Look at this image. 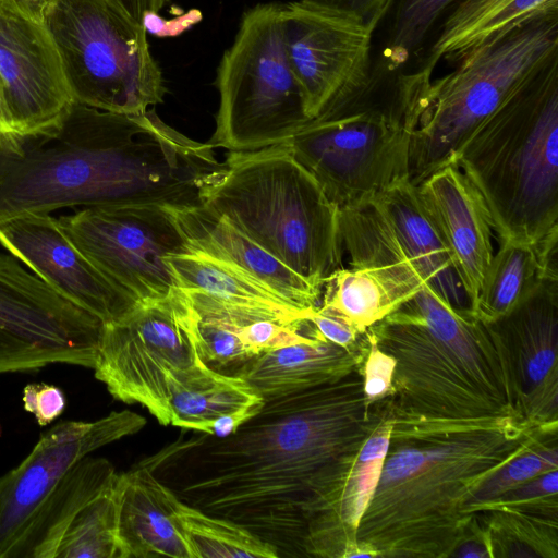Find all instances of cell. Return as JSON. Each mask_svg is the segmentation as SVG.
Here are the masks:
<instances>
[{"instance_id": "obj_1", "label": "cell", "mask_w": 558, "mask_h": 558, "mask_svg": "<svg viewBox=\"0 0 558 558\" xmlns=\"http://www.w3.org/2000/svg\"><path fill=\"white\" fill-rule=\"evenodd\" d=\"M362 368L267 399L227 438L204 434L146 461L182 501L245 527L280 556H305L306 514L349 454L386 415L366 404Z\"/></svg>"}, {"instance_id": "obj_2", "label": "cell", "mask_w": 558, "mask_h": 558, "mask_svg": "<svg viewBox=\"0 0 558 558\" xmlns=\"http://www.w3.org/2000/svg\"><path fill=\"white\" fill-rule=\"evenodd\" d=\"M223 170L208 142L154 109L124 114L73 100L47 129L0 134V222L63 208L201 206Z\"/></svg>"}, {"instance_id": "obj_3", "label": "cell", "mask_w": 558, "mask_h": 558, "mask_svg": "<svg viewBox=\"0 0 558 558\" xmlns=\"http://www.w3.org/2000/svg\"><path fill=\"white\" fill-rule=\"evenodd\" d=\"M367 331L396 360L391 391L380 400L393 422L391 440L526 425L495 322L454 307L425 283Z\"/></svg>"}, {"instance_id": "obj_4", "label": "cell", "mask_w": 558, "mask_h": 558, "mask_svg": "<svg viewBox=\"0 0 558 558\" xmlns=\"http://www.w3.org/2000/svg\"><path fill=\"white\" fill-rule=\"evenodd\" d=\"M555 432V430H551ZM545 430L526 425L391 440L360 522L362 557H451L475 515L478 487Z\"/></svg>"}, {"instance_id": "obj_5", "label": "cell", "mask_w": 558, "mask_h": 558, "mask_svg": "<svg viewBox=\"0 0 558 558\" xmlns=\"http://www.w3.org/2000/svg\"><path fill=\"white\" fill-rule=\"evenodd\" d=\"M456 63L438 78L415 71L397 78L416 117L409 154L413 185L454 166L460 148L485 120L558 64V12L510 28Z\"/></svg>"}, {"instance_id": "obj_6", "label": "cell", "mask_w": 558, "mask_h": 558, "mask_svg": "<svg viewBox=\"0 0 558 558\" xmlns=\"http://www.w3.org/2000/svg\"><path fill=\"white\" fill-rule=\"evenodd\" d=\"M454 166L484 197L499 242L557 233L558 64L485 120Z\"/></svg>"}, {"instance_id": "obj_7", "label": "cell", "mask_w": 558, "mask_h": 558, "mask_svg": "<svg viewBox=\"0 0 558 558\" xmlns=\"http://www.w3.org/2000/svg\"><path fill=\"white\" fill-rule=\"evenodd\" d=\"M223 174L201 193L225 217L312 287L342 267L340 209L287 143L228 151Z\"/></svg>"}, {"instance_id": "obj_8", "label": "cell", "mask_w": 558, "mask_h": 558, "mask_svg": "<svg viewBox=\"0 0 558 558\" xmlns=\"http://www.w3.org/2000/svg\"><path fill=\"white\" fill-rule=\"evenodd\" d=\"M416 117L396 84L384 95H362L323 109L287 144L339 209L372 199L409 180Z\"/></svg>"}, {"instance_id": "obj_9", "label": "cell", "mask_w": 558, "mask_h": 558, "mask_svg": "<svg viewBox=\"0 0 558 558\" xmlns=\"http://www.w3.org/2000/svg\"><path fill=\"white\" fill-rule=\"evenodd\" d=\"M40 21L74 101L124 114L163 101L167 88L144 25L108 0H46Z\"/></svg>"}, {"instance_id": "obj_10", "label": "cell", "mask_w": 558, "mask_h": 558, "mask_svg": "<svg viewBox=\"0 0 558 558\" xmlns=\"http://www.w3.org/2000/svg\"><path fill=\"white\" fill-rule=\"evenodd\" d=\"M283 4L246 10L217 68L213 148L252 151L287 143L310 120L286 41Z\"/></svg>"}, {"instance_id": "obj_11", "label": "cell", "mask_w": 558, "mask_h": 558, "mask_svg": "<svg viewBox=\"0 0 558 558\" xmlns=\"http://www.w3.org/2000/svg\"><path fill=\"white\" fill-rule=\"evenodd\" d=\"M201 361L198 316L178 287L104 325L93 369L116 400L141 404L170 425L169 385Z\"/></svg>"}, {"instance_id": "obj_12", "label": "cell", "mask_w": 558, "mask_h": 558, "mask_svg": "<svg viewBox=\"0 0 558 558\" xmlns=\"http://www.w3.org/2000/svg\"><path fill=\"white\" fill-rule=\"evenodd\" d=\"M57 219L75 247L140 304L178 288L165 258L191 246L167 207H92Z\"/></svg>"}, {"instance_id": "obj_13", "label": "cell", "mask_w": 558, "mask_h": 558, "mask_svg": "<svg viewBox=\"0 0 558 558\" xmlns=\"http://www.w3.org/2000/svg\"><path fill=\"white\" fill-rule=\"evenodd\" d=\"M104 324L10 253H0V374L61 363L93 368Z\"/></svg>"}, {"instance_id": "obj_14", "label": "cell", "mask_w": 558, "mask_h": 558, "mask_svg": "<svg viewBox=\"0 0 558 558\" xmlns=\"http://www.w3.org/2000/svg\"><path fill=\"white\" fill-rule=\"evenodd\" d=\"M282 13L289 57L310 119L373 87L372 40L383 16L305 0L284 3Z\"/></svg>"}, {"instance_id": "obj_15", "label": "cell", "mask_w": 558, "mask_h": 558, "mask_svg": "<svg viewBox=\"0 0 558 558\" xmlns=\"http://www.w3.org/2000/svg\"><path fill=\"white\" fill-rule=\"evenodd\" d=\"M145 425L144 416L124 410L93 422L62 421L44 433L28 456L0 476V558H9L37 509L80 460Z\"/></svg>"}, {"instance_id": "obj_16", "label": "cell", "mask_w": 558, "mask_h": 558, "mask_svg": "<svg viewBox=\"0 0 558 558\" xmlns=\"http://www.w3.org/2000/svg\"><path fill=\"white\" fill-rule=\"evenodd\" d=\"M0 82L17 133L49 128L73 102L49 33L13 0L0 1Z\"/></svg>"}, {"instance_id": "obj_17", "label": "cell", "mask_w": 558, "mask_h": 558, "mask_svg": "<svg viewBox=\"0 0 558 558\" xmlns=\"http://www.w3.org/2000/svg\"><path fill=\"white\" fill-rule=\"evenodd\" d=\"M0 244L104 325L123 319L141 305L75 247L50 214H25L0 222Z\"/></svg>"}, {"instance_id": "obj_18", "label": "cell", "mask_w": 558, "mask_h": 558, "mask_svg": "<svg viewBox=\"0 0 558 558\" xmlns=\"http://www.w3.org/2000/svg\"><path fill=\"white\" fill-rule=\"evenodd\" d=\"M509 352L517 404L535 429L558 427V278L495 320Z\"/></svg>"}, {"instance_id": "obj_19", "label": "cell", "mask_w": 558, "mask_h": 558, "mask_svg": "<svg viewBox=\"0 0 558 558\" xmlns=\"http://www.w3.org/2000/svg\"><path fill=\"white\" fill-rule=\"evenodd\" d=\"M393 422L386 415L361 448L340 463L306 515L305 556L362 557L360 522L378 485Z\"/></svg>"}, {"instance_id": "obj_20", "label": "cell", "mask_w": 558, "mask_h": 558, "mask_svg": "<svg viewBox=\"0 0 558 558\" xmlns=\"http://www.w3.org/2000/svg\"><path fill=\"white\" fill-rule=\"evenodd\" d=\"M415 186L472 308L494 256V227L486 202L456 166L434 172Z\"/></svg>"}, {"instance_id": "obj_21", "label": "cell", "mask_w": 558, "mask_h": 558, "mask_svg": "<svg viewBox=\"0 0 558 558\" xmlns=\"http://www.w3.org/2000/svg\"><path fill=\"white\" fill-rule=\"evenodd\" d=\"M167 208L191 247L245 270L300 310L310 311L319 306L320 290L312 287L225 217L203 205Z\"/></svg>"}, {"instance_id": "obj_22", "label": "cell", "mask_w": 558, "mask_h": 558, "mask_svg": "<svg viewBox=\"0 0 558 558\" xmlns=\"http://www.w3.org/2000/svg\"><path fill=\"white\" fill-rule=\"evenodd\" d=\"M367 336V335H366ZM368 338L344 349L326 340L316 329L307 342L263 352L234 374L242 376L265 400L330 385L362 368Z\"/></svg>"}, {"instance_id": "obj_23", "label": "cell", "mask_w": 558, "mask_h": 558, "mask_svg": "<svg viewBox=\"0 0 558 558\" xmlns=\"http://www.w3.org/2000/svg\"><path fill=\"white\" fill-rule=\"evenodd\" d=\"M162 482L144 462L119 473L118 544L120 558H194L173 519Z\"/></svg>"}, {"instance_id": "obj_24", "label": "cell", "mask_w": 558, "mask_h": 558, "mask_svg": "<svg viewBox=\"0 0 558 558\" xmlns=\"http://www.w3.org/2000/svg\"><path fill=\"white\" fill-rule=\"evenodd\" d=\"M372 199L416 264L425 282L454 307L470 308L449 253L421 203L416 186L409 180H402Z\"/></svg>"}, {"instance_id": "obj_25", "label": "cell", "mask_w": 558, "mask_h": 558, "mask_svg": "<svg viewBox=\"0 0 558 558\" xmlns=\"http://www.w3.org/2000/svg\"><path fill=\"white\" fill-rule=\"evenodd\" d=\"M472 313L495 322L526 301L549 278H558V232L535 243L499 242Z\"/></svg>"}, {"instance_id": "obj_26", "label": "cell", "mask_w": 558, "mask_h": 558, "mask_svg": "<svg viewBox=\"0 0 558 558\" xmlns=\"http://www.w3.org/2000/svg\"><path fill=\"white\" fill-rule=\"evenodd\" d=\"M422 66L430 77L440 59L458 62L464 54L512 27L558 12V0H457Z\"/></svg>"}, {"instance_id": "obj_27", "label": "cell", "mask_w": 558, "mask_h": 558, "mask_svg": "<svg viewBox=\"0 0 558 558\" xmlns=\"http://www.w3.org/2000/svg\"><path fill=\"white\" fill-rule=\"evenodd\" d=\"M117 476L114 466L105 458L87 456L80 460L37 509L9 558H54L76 513Z\"/></svg>"}, {"instance_id": "obj_28", "label": "cell", "mask_w": 558, "mask_h": 558, "mask_svg": "<svg viewBox=\"0 0 558 558\" xmlns=\"http://www.w3.org/2000/svg\"><path fill=\"white\" fill-rule=\"evenodd\" d=\"M165 262L181 289L197 290L235 306L272 311L292 320L307 319L312 311L298 308L245 270L199 250L170 254Z\"/></svg>"}, {"instance_id": "obj_29", "label": "cell", "mask_w": 558, "mask_h": 558, "mask_svg": "<svg viewBox=\"0 0 558 558\" xmlns=\"http://www.w3.org/2000/svg\"><path fill=\"white\" fill-rule=\"evenodd\" d=\"M415 293L375 269L341 267L325 279L319 307L364 333Z\"/></svg>"}, {"instance_id": "obj_30", "label": "cell", "mask_w": 558, "mask_h": 558, "mask_svg": "<svg viewBox=\"0 0 558 558\" xmlns=\"http://www.w3.org/2000/svg\"><path fill=\"white\" fill-rule=\"evenodd\" d=\"M265 399L240 375L206 366L169 399L170 425L198 432L225 413L264 404Z\"/></svg>"}, {"instance_id": "obj_31", "label": "cell", "mask_w": 558, "mask_h": 558, "mask_svg": "<svg viewBox=\"0 0 558 558\" xmlns=\"http://www.w3.org/2000/svg\"><path fill=\"white\" fill-rule=\"evenodd\" d=\"M162 489L168 508L194 558L279 557L274 546L245 527L182 501L166 484Z\"/></svg>"}, {"instance_id": "obj_32", "label": "cell", "mask_w": 558, "mask_h": 558, "mask_svg": "<svg viewBox=\"0 0 558 558\" xmlns=\"http://www.w3.org/2000/svg\"><path fill=\"white\" fill-rule=\"evenodd\" d=\"M117 480L76 513L54 558H120Z\"/></svg>"}, {"instance_id": "obj_33", "label": "cell", "mask_w": 558, "mask_h": 558, "mask_svg": "<svg viewBox=\"0 0 558 558\" xmlns=\"http://www.w3.org/2000/svg\"><path fill=\"white\" fill-rule=\"evenodd\" d=\"M457 0H392L390 25L383 51L385 66L393 71L416 52L440 16Z\"/></svg>"}, {"instance_id": "obj_34", "label": "cell", "mask_w": 558, "mask_h": 558, "mask_svg": "<svg viewBox=\"0 0 558 558\" xmlns=\"http://www.w3.org/2000/svg\"><path fill=\"white\" fill-rule=\"evenodd\" d=\"M553 470H558L557 430L544 433L489 476L472 497L466 512L475 515L481 505Z\"/></svg>"}, {"instance_id": "obj_35", "label": "cell", "mask_w": 558, "mask_h": 558, "mask_svg": "<svg viewBox=\"0 0 558 558\" xmlns=\"http://www.w3.org/2000/svg\"><path fill=\"white\" fill-rule=\"evenodd\" d=\"M198 316V352L211 368L241 367L256 354L242 341L238 324L217 316Z\"/></svg>"}, {"instance_id": "obj_36", "label": "cell", "mask_w": 558, "mask_h": 558, "mask_svg": "<svg viewBox=\"0 0 558 558\" xmlns=\"http://www.w3.org/2000/svg\"><path fill=\"white\" fill-rule=\"evenodd\" d=\"M489 510H513L558 517V470L541 474L481 505L475 515Z\"/></svg>"}, {"instance_id": "obj_37", "label": "cell", "mask_w": 558, "mask_h": 558, "mask_svg": "<svg viewBox=\"0 0 558 558\" xmlns=\"http://www.w3.org/2000/svg\"><path fill=\"white\" fill-rule=\"evenodd\" d=\"M368 349L362 365L363 393L368 407L385 399L391 391L396 360L383 351L366 330Z\"/></svg>"}, {"instance_id": "obj_38", "label": "cell", "mask_w": 558, "mask_h": 558, "mask_svg": "<svg viewBox=\"0 0 558 558\" xmlns=\"http://www.w3.org/2000/svg\"><path fill=\"white\" fill-rule=\"evenodd\" d=\"M23 405L32 413L40 426H46L59 417L65 408L63 391L53 385L29 384L23 389Z\"/></svg>"}, {"instance_id": "obj_39", "label": "cell", "mask_w": 558, "mask_h": 558, "mask_svg": "<svg viewBox=\"0 0 558 558\" xmlns=\"http://www.w3.org/2000/svg\"><path fill=\"white\" fill-rule=\"evenodd\" d=\"M307 319L326 340L344 349L356 348L367 339L366 332H360L339 315L319 306L310 312Z\"/></svg>"}, {"instance_id": "obj_40", "label": "cell", "mask_w": 558, "mask_h": 558, "mask_svg": "<svg viewBox=\"0 0 558 558\" xmlns=\"http://www.w3.org/2000/svg\"><path fill=\"white\" fill-rule=\"evenodd\" d=\"M202 14L198 10H191L182 16L173 20H165L158 12H147L142 24L144 25L147 34H153L157 37H171L178 36L199 22Z\"/></svg>"}, {"instance_id": "obj_41", "label": "cell", "mask_w": 558, "mask_h": 558, "mask_svg": "<svg viewBox=\"0 0 558 558\" xmlns=\"http://www.w3.org/2000/svg\"><path fill=\"white\" fill-rule=\"evenodd\" d=\"M262 407L263 404L258 407H247L233 412L225 413L211 421L204 423L199 427L198 432L220 439L227 438L233 435L240 428V426H242L246 421L254 416Z\"/></svg>"}, {"instance_id": "obj_42", "label": "cell", "mask_w": 558, "mask_h": 558, "mask_svg": "<svg viewBox=\"0 0 558 558\" xmlns=\"http://www.w3.org/2000/svg\"><path fill=\"white\" fill-rule=\"evenodd\" d=\"M315 4L353 11L367 17H385L392 0H305Z\"/></svg>"}, {"instance_id": "obj_43", "label": "cell", "mask_w": 558, "mask_h": 558, "mask_svg": "<svg viewBox=\"0 0 558 558\" xmlns=\"http://www.w3.org/2000/svg\"><path fill=\"white\" fill-rule=\"evenodd\" d=\"M122 13L142 23L147 12H159L171 0H108Z\"/></svg>"}, {"instance_id": "obj_44", "label": "cell", "mask_w": 558, "mask_h": 558, "mask_svg": "<svg viewBox=\"0 0 558 558\" xmlns=\"http://www.w3.org/2000/svg\"><path fill=\"white\" fill-rule=\"evenodd\" d=\"M14 132L0 82V134Z\"/></svg>"}, {"instance_id": "obj_45", "label": "cell", "mask_w": 558, "mask_h": 558, "mask_svg": "<svg viewBox=\"0 0 558 558\" xmlns=\"http://www.w3.org/2000/svg\"><path fill=\"white\" fill-rule=\"evenodd\" d=\"M0 1H2V0H0Z\"/></svg>"}]
</instances>
